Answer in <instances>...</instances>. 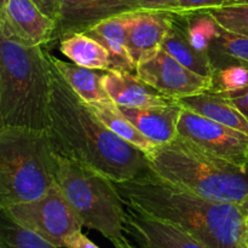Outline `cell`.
Returning <instances> with one entry per match:
<instances>
[{
	"label": "cell",
	"mask_w": 248,
	"mask_h": 248,
	"mask_svg": "<svg viewBox=\"0 0 248 248\" xmlns=\"http://www.w3.org/2000/svg\"><path fill=\"white\" fill-rule=\"evenodd\" d=\"M232 4H248V0H227V4L225 5H232Z\"/></svg>",
	"instance_id": "obj_33"
},
{
	"label": "cell",
	"mask_w": 248,
	"mask_h": 248,
	"mask_svg": "<svg viewBox=\"0 0 248 248\" xmlns=\"http://www.w3.org/2000/svg\"><path fill=\"white\" fill-rule=\"evenodd\" d=\"M57 171L46 131L0 127V208L40 199L57 184Z\"/></svg>",
	"instance_id": "obj_5"
},
{
	"label": "cell",
	"mask_w": 248,
	"mask_h": 248,
	"mask_svg": "<svg viewBox=\"0 0 248 248\" xmlns=\"http://www.w3.org/2000/svg\"><path fill=\"white\" fill-rule=\"evenodd\" d=\"M131 1L135 2L140 9H157L170 11L171 6L177 0H131Z\"/></svg>",
	"instance_id": "obj_30"
},
{
	"label": "cell",
	"mask_w": 248,
	"mask_h": 248,
	"mask_svg": "<svg viewBox=\"0 0 248 248\" xmlns=\"http://www.w3.org/2000/svg\"><path fill=\"white\" fill-rule=\"evenodd\" d=\"M224 31L248 38V4H232L207 10Z\"/></svg>",
	"instance_id": "obj_25"
},
{
	"label": "cell",
	"mask_w": 248,
	"mask_h": 248,
	"mask_svg": "<svg viewBox=\"0 0 248 248\" xmlns=\"http://www.w3.org/2000/svg\"><path fill=\"white\" fill-rule=\"evenodd\" d=\"M55 4L57 28L53 39L84 33L103 19L140 10L131 0H55Z\"/></svg>",
	"instance_id": "obj_11"
},
{
	"label": "cell",
	"mask_w": 248,
	"mask_h": 248,
	"mask_svg": "<svg viewBox=\"0 0 248 248\" xmlns=\"http://www.w3.org/2000/svg\"><path fill=\"white\" fill-rule=\"evenodd\" d=\"M246 87H248V67H227L213 72L212 89L210 91L220 93Z\"/></svg>",
	"instance_id": "obj_26"
},
{
	"label": "cell",
	"mask_w": 248,
	"mask_h": 248,
	"mask_svg": "<svg viewBox=\"0 0 248 248\" xmlns=\"http://www.w3.org/2000/svg\"><path fill=\"white\" fill-rule=\"evenodd\" d=\"M166 52L176 58L184 67L202 77L212 78L213 68L211 64L210 56L200 52L191 45L186 31L182 15L174 14V21L172 28L162 45Z\"/></svg>",
	"instance_id": "obj_20"
},
{
	"label": "cell",
	"mask_w": 248,
	"mask_h": 248,
	"mask_svg": "<svg viewBox=\"0 0 248 248\" xmlns=\"http://www.w3.org/2000/svg\"><path fill=\"white\" fill-rule=\"evenodd\" d=\"M22 227L36 232L56 248H64L65 240L81 232L82 224L56 184L40 199L0 208Z\"/></svg>",
	"instance_id": "obj_7"
},
{
	"label": "cell",
	"mask_w": 248,
	"mask_h": 248,
	"mask_svg": "<svg viewBox=\"0 0 248 248\" xmlns=\"http://www.w3.org/2000/svg\"><path fill=\"white\" fill-rule=\"evenodd\" d=\"M56 183L82 227L97 230L110 241L124 236L126 205L110 178L86 165L58 156Z\"/></svg>",
	"instance_id": "obj_6"
},
{
	"label": "cell",
	"mask_w": 248,
	"mask_h": 248,
	"mask_svg": "<svg viewBox=\"0 0 248 248\" xmlns=\"http://www.w3.org/2000/svg\"><path fill=\"white\" fill-rule=\"evenodd\" d=\"M51 90V64L41 46L0 36V127L46 131Z\"/></svg>",
	"instance_id": "obj_4"
},
{
	"label": "cell",
	"mask_w": 248,
	"mask_h": 248,
	"mask_svg": "<svg viewBox=\"0 0 248 248\" xmlns=\"http://www.w3.org/2000/svg\"><path fill=\"white\" fill-rule=\"evenodd\" d=\"M182 17L191 45L200 52L208 55L211 44L219 35L222 27L208 11L182 14Z\"/></svg>",
	"instance_id": "obj_23"
},
{
	"label": "cell",
	"mask_w": 248,
	"mask_h": 248,
	"mask_svg": "<svg viewBox=\"0 0 248 248\" xmlns=\"http://www.w3.org/2000/svg\"><path fill=\"white\" fill-rule=\"evenodd\" d=\"M125 205V230L135 237L138 248H208L182 228Z\"/></svg>",
	"instance_id": "obj_13"
},
{
	"label": "cell",
	"mask_w": 248,
	"mask_h": 248,
	"mask_svg": "<svg viewBox=\"0 0 248 248\" xmlns=\"http://www.w3.org/2000/svg\"><path fill=\"white\" fill-rule=\"evenodd\" d=\"M178 136L191 140L206 152L239 165H248V136L183 108Z\"/></svg>",
	"instance_id": "obj_8"
},
{
	"label": "cell",
	"mask_w": 248,
	"mask_h": 248,
	"mask_svg": "<svg viewBox=\"0 0 248 248\" xmlns=\"http://www.w3.org/2000/svg\"><path fill=\"white\" fill-rule=\"evenodd\" d=\"M136 74L159 92L176 101L212 89V78L202 77L184 67L164 48L140 62L136 67Z\"/></svg>",
	"instance_id": "obj_9"
},
{
	"label": "cell",
	"mask_w": 248,
	"mask_h": 248,
	"mask_svg": "<svg viewBox=\"0 0 248 248\" xmlns=\"http://www.w3.org/2000/svg\"><path fill=\"white\" fill-rule=\"evenodd\" d=\"M111 244L114 245V247L115 248H138V247L133 246V245H131L130 242L125 239V236L111 240Z\"/></svg>",
	"instance_id": "obj_32"
},
{
	"label": "cell",
	"mask_w": 248,
	"mask_h": 248,
	"mask_svg": "<svg viewBox=\"0 0 248 248\" xmlns=\"http://www.w3.org/2000/svg\"><path fill=\"white\" fill-rule=\"evenodd\" d=\"M173 21L174 14L167 10L140 9L130 12L127 47L136 67L162 48Z\"/></svg>",
	"instance_id": "obj_12"
},
{
	"label": "cell",
	"mask_w": 248,
	"mask_h": 248,
	"mask_svg": "<svg viewBox=\"0 0 248 248\" xmlns=\"http://www.w3.org/2000/svg\"><path fill=\"white\" fill-rule=\"evenodd\" d=\"M247 232H248V217H247Z\"/></svg>",
	"instance_id": "obj_35"
},
{
	"label": "cell",
	"mask_w": 248,
	"mask_h": 248,
	"mask_svg": "<svg viewBox=\"0 0 248 248\" xmlns=\"http://www.w3.org/2000/svg\"><path fill=\"white\" fill-rule=\"evenodd\" d=\"M57 23L34 0H6L0 7V36L23 46H43L52 40Z\"/></svg>",
	"instance_id": "obj_10"
},
{
	"label": "cell",
	"mask_w": 248,
	"mask_h": 248,
	"mask_svg": "<svg viewBox=\"0 0 248 248\" xmlns=\"http://www.w3.org/2000/svg\"><path fill=\"white\" fill-rule=\"evenodd\" d=\"M5 2H6V0H1V6L5 4Z\"/></svg>",
	"instance_id": "obj_34"
},
{
	"label": "cell",
	"mask_w": 248,
	"mask_h": 248,
	"mask_svg": "<svg viewBox=\"0 0 248 248\" xmlns=\"http://www.w3.org/2000/svg\"><path fill=\"white\" fill-rule=\"evenodd\" d=\"M47 53V52H46ZM50 62L55 65L63 79L68 82L73 91L85 102V103H94V102L109 101L108 92L102 84V78L104 70L91 69V68L81 67L75 63L64 62L57 57H53L47 53Z\"/></svg>",
	"instance_id": "obj_18"
},
{
	"label": "cell",
	"mask_w": 248,
	"mask_h": 248,
	"mask_svg": "<svg viewBox=\"0 0 248 248\" xmlns=\"http://www.w3.org/2000/svg\"><path fill=\"white\" fill-rule=\"evenodd\" d=\"M217 93V92H216ZM227 101L234 107H236L242 114L248 119V87L242 90H237V91H230V92H220Z\"/></svg>",
	"instance_id": "obj_28"
},
{
	"label": "cell",
	"mask_w": 248,
	"mask_h": 248,
	"mask_svg": "<svg viewBox=\"0 0 248 248\" xmlns=\"http://www.w3.org/2000/svg\"><path fill=\"white\" fill-rule=\"evenodd\" d=\"M34 1L38 4V6L40 7L45 14H47L48 16L55 18V14H56L55 0H34Z\"/></svg>",
	"instance_id": "obj_31"
},
{
	"label": "cell",
	"mask_w": 248,
	"mask_h": 248,
	"mask_svg": "<svg viewBox=\"0 0 248 248\" xmlns=\"http://www.w3.org/2000/svg\"><path fill=\"white\" fill-rule=\"evenodd\" d=\"M50 64L52 90L46 133L56 155L86 165L116 183L150 172L144 153L109 130Z\"/></svg>",
	"instance_id": "obj_1"
},
{
	"label": "cell",
	"mask_w": 248,
	"mask_h": 248,
	"mask_svg": "<svg viewBox=\"0 0 248 248\" xmlns=\"http://www.w3.org/2000/svg\"><path fill=\"white\" fill-rule=\"evenodd\" d=\"M64 248H99L94 245L87 236H85L81 232L73 234L72 236L65 240Z\"/></svg>",
	"instance_id": "obj_29"
},
{
	"label": "cell",
	"mask_w": 248,
	"mask_h": 248,
	"mask_svg": "<svg viewBox=\"0 0 248 248\" xmlns=\"http://www.w3.org/2000/svg\"><path fill=\"white\" fill-rule=\"evenodd\" d=\"M87 106L109 130L113 131L124 140L142 150L144 154H148L156 147L155 143H153L144 135H142L140 131L121 113L118 104L114 103L111 99L89 103Z\"/></svg>",
	"instance_id": "obj_21"
},
{
	"label": "cell",
	"mask_w": 248,
	"mask_h": 248,
	"mask_svg": "<svg viewBox=\"0 0 248 248\" xmlns=\"http://www.w3.org/2000/svg\"><path fill=\"white\" fill-rule=\"evenodd\" d=\"M213 72L227 67H248V38L222 28L208 50Z\"/></svg>",
	"instance_id": "obj_22"
},
{
	"label": "cell",
	"mask_w": 248,
	"mask_h": 248,
	"mask_svg": "<svg viewBox=\"0 0 248 248\" xmlns=\"http://www.w3.org/2000/svg\"><path fill=\"white\" fill-rule=\"evenodd\" d=\"M153 173L174 186L217 202L248 211V165H239L206 152L177 136L145 154Z\"/></svg>",
	"instance_id": "obj_3"
},
{
	"label": "cell",
	"mask_w": 248,
	"mask_h": 248,
	"mask_svg": "<svg viewBox=\"0 0 248 248\" xmlns=\"http://www.w3.org/2000/svg\"><path fill=\"white\" fill-rule=\"evenodd\" d=\"M118 107L140 133L156 145L167 144L178 136V121L183 110L178 102L145 108Z\"/></svg>",
	"instance_id": "obj_15"
},
{
	"label": "cell",
	"mask_w": 248,
	"mask_h": 248,
	"mask_svg": "<svg viewBox=\"0 0 248 248\" xmlns=\"http://www.w3.org/2000/svg\"><path fill=\"white\" fill-rule=\"evenodd\" d=\"M227 0H177L171 6L170 11L182 15L196 11H207V10L224 6Z\"/></svg>",
	"instance_id": "obj_27"
},
{
	"label": "cell",
	"mask_w": 248,
	"mask_h": 248,
	"mask_svg": "<svg viewBox=\"0 0 248 248\" xmlns=\"http://www.w3.org/2000/svg\"><path fill=\"white\" fill-rule=\"evenodd\" d=\"M0 248H56L36 232L22 227L1 212Z\"/></svg>",
	"instance_id": "obj_24"
},
{
	"label": "cell",
	"mask_w": 248,
	"mask_h": 248,
	"mask_svg": "<svg viewBox=\"0 0 248 248\" xmlns=\"http://www.w3.org/2000/svg\"><path fill=\"white\" fill-rule=\"evenodd\" d=\"M183 108L206 116L213 121L235 128L248 136V119L222 94L206 91L178 99Z\"/></svg>",
	"instance_id": "obj_17"
},
{
	"label": "cell",
	"mask_w": 248,
	"mask_h": 248,
	"mask_svg": "<svg viewBox=\"0 0 248 248\" xmlns=\"http://www.w3.org/2000/svg\"><path fill=\"white\" fill-rule=\"evenodd\" d=\"M60 51L81 67L104 72L118 70L106 46L86 33H75L61 39Z\"/></svg>",
	"instance_id": "obj_19"
},
{
	"label": "cell",
	"mask_w": 248,
	"mask_h": 248,
	"mask_svg": "<svg viewBox=\"0 0 248 248\" xmlns=\"http://www.w3.org/2000/svg\"><path fill=\"white\" fill-rule=\"evenodd\" d=\"M130 12L115 15L103 19L87 29V35L98 40L107 47L113 57L118 70L136 73V64L131 58L127 47V29Z\"/></svg>",
	"instance_id": "obj_16"
},
{
	"label": "cell",
	"mask_w": 248,
	"mask_h": 248,
	"mask_svg": "<svg viewBox=\"0 0 248 248\" xmlns=\"http://www.w3.org/2000/svg\"><path fill=\"white\" fill-rule=\"evenodd\" d=\"M102 84L108 92L109 98L118 106L126 108L167 106L177 102L143 81L136 73L121 70L106 72Z\"/></svg>",
	"instance_id": "obj_14"
},
{
	"label": "cell",
	"mask_w": 248,
	"mask_h": 248,
	"mask_svg": "<svg viewBox=\"0 0 248 248\" xmlns=\"http://www.w3.org/2000/svg\"><path fill=\"white\" fill-rule=\"evenodd\" d=\"M114 183L125 203L182 228L208 248H248V211L241 206L201 198L152 170Z\"/></svg>",
	"instance_id": "obj_2"
}]
</instances>
